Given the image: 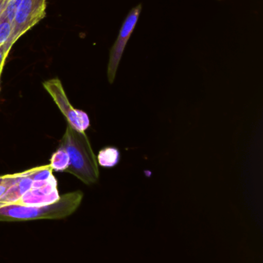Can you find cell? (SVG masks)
Instances as JSON below:
<instances>
[{
    "instance_id": "1",
    "label": "cell",
    "mask_w": 263,
    "mask_h": 263,
    "mask_svg": "<svg viewBox=\"0 0 263 263\" xmlns=\"http://www.w3.org/2000/svg\"><path fill=\"white\" fill-rule=\"evenodd\" d=\"M60 147L69 156V166L65 172L74 175L86 185L98 181L100 173L97 158L84 132L76 130L68 124Z\"/></svg>"
},
{
    "instance_id": "2",
    "label": "cell",
    "mask_w": 263,
    "mask_h": 263,
    "mask_svg": "<svg viewBox=\"0 0 263 263\" xmlns=\"http://www.w3.org/2000/svg\"><path fill=\"white\" fill-rule=\"evenodd\" d=\"M83 194L81 191L66 193L49 205L42 206L10 205H0V221L17 222L36 219H60L71 216L81 203Z\"/></svg>"
},
{
    "instance_id": "3",
    "label": "cell",
    "mask_w": 263,
    "mask_h": 263,
    "mask_svg": "<svg viewBox=\"0 0 263 263\" xmlns=\"http://www.w3.org/2000/svg\"><path fill=\"white\" fill-rule=\"evenodd\" d=\"M46 0H22L12 22L9 40L5 43L10 51L15 42L46 16Z\"/></svg>"
},
{
    "instance_id": "4",
    "label": "cell",
    "mask_w": 263,
    "mask_h": 263,
    "mask_svg": "<svg viewBox=\"0 0 263 263\" xmlns=\"http://www.w3.org/2000/svg\"><path fill=\"white\" fill-rule=\"evenodd\" d=\"M43 86L52 97L73 129L79 132H84L88 129L90 126L89 117L86 112L74 109L71 106L59 79L48 80L43 83Z\"/></svg>"
},
{
    "instance_id": "5",
    "label": "cell",
    "mask_w": 263,
    "mask_h": 263,
    "mask_svg": "<svg viewBox=\"0 0 263 263\" xmlns=\"http://www.w3.org/2000/svg\"><path fill=\"white\" fill-rule=\"evenodd\" d=\"M142 9V4H139L130 11L129 14L125 18L120 28L118 37L114 43V46L111 48L108 67V81L111 84H112L115 80L116 74H117V69L123 55L125 46L135 28Z\"/></svg>"
},
{
    "instance_id": "6",
    "label": "cell",
    "mask_w": 263,
    "mask_h": 263,
    "mask_svg": "<svg viewBox=\"0 0 263 263\" xmlns=\"http://www.w3.org/2000/svg\"><path fill=\"white\" fill-rule=\"evenodd\" d=\"M120 150L117 147H105L99 152L97 163L103 168H113L120 162Z\"/></svg>"
},
{
    "instance_id": "7",
    "label": "cell",
    "mask_w": 263,
    "mask_h": 263,
    "mask_svg": "<svg viewBox=\"0 0 263 263\" xmlns=\"http://www.w3.org/2000/svg\"><path fill=\"white\" fill-rule=\"evenodd\" d=\"M69 156L63 148L60 147L56 153L52 154L50 159L51 168L55 171H66L69 166Z\"/></svg>"
},
{
    "instance_id": "8",
    "label": "cell",
    "mask_w": 263,
    "mask_h": 263,
    "mask_svg": "<svg viewBox=\"0 0 263 263\" xmlns=\"http://www.w3.org/2000/svg\"><path fill=\"white\" fill-rule=\"evenodd\" d=\"M12 23L3 14L0 16V46L4 45L12 35Z\"/></svg>"
},
{
    "instance_id": "9",
    "label": "cell",
    "mask_w": 263,
    "mask_h": 263,
    "mask_svg": "<svg viewBox=\"0 0 263 263\" xmlns=\"http://www.w3.org/2000/svg\"><path fill=\"white\" fill-rule=\"evenodd\" d=\"M13 180L14 174H8L0 176V199L4 196L6 191L10 188Z\"/></svg>"
},
{
    "instance_id": "10",
    "label": "cell",
    "mask_w": 263,
    "mask_h": 263,
    "mask_svg": "<svg viewBox=\"0 0 263 263\" xmlns=\"http://www.w3.org/2000/svg\"><path fill=\"white\" fill-rule=\"evenodd\" d=\"M9 50L6 49L4 45L0 46V77H1L2 72H3V66H4L5 62L7 58Z\"/></svg>"
},
{
    "instance_id": "11",
    "label": "cell",
    "mask_w": 263,
    "mask_h": 263,
    "mask_svg": "<svg viewBox=\"0 0 263 263\" xmlns=\"http://www.w3.org/2000/svg\"><path fill=\"white\" fill-rule=\"evenodd\" d=\"M6 0H0V16L4 11L5 6H6Z\"/></svg>"
}]
</instances>
